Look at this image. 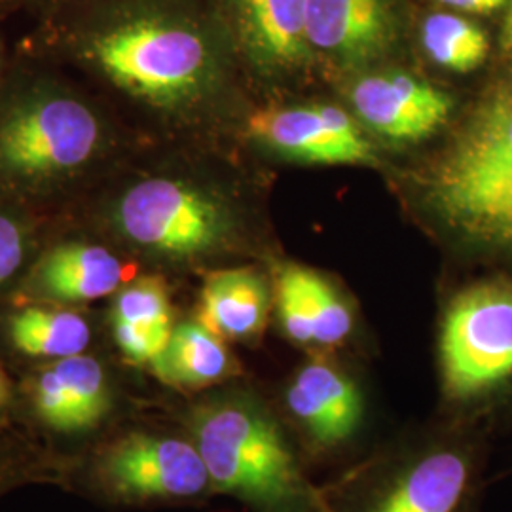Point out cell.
<instances>
[{"mask_svg":"<svg viewBox=\"0 0 512 512\" xmlns=\"http://www.w3.org/2000/svg\"><path fill=\"white\" fill-rule=\"evenodd\" d=\"M429 202L465 238L512 249V88L469 116L433 171Z\"/></svg>","mask_w":512,"mask_h":512,"instance_id":"cell-1","label":"cell"},{"mask_svg":"<svg viewBox=\"0 0 512 512\" xmlns=\"http://www.w3.org/2000/svg\"><path fill=\"white\" fill-rule=\"evenodd\" d=\"M93 65L122 90L160 105L196 97L213 76V52L181 19L133 16L97 31L88 44Z\"/></svg>","mask_w":512,"mask_h":512,"instance_id":"cell-2","label":"cell"},{"mask_svg":"<svg viewBox=\"0 0 512 512\" xmlns=\"http://www.w3.org/2000/svg\"><path fill=\"white\" fill-rule=\"evenodd\" d=\"M196 448L215 486L277 505L298 492L293 456L272 420L245 403L209 404L192 418Z\"/></svg>","mask_w":512,"mask_h":512,"instance_id":"cell-3","label":"cell"},{"mask_svg":"<svg viewBox=\"0 0 512 512\" xmlns=\"http://www.w3.org/2000/svg\"><path fill=\"white\" fill-rule=\"evenodd\" d=\"M442 384L459 403L492 401L512 387V281L473 285L452 300L440 334Z\"/></svg>","mask_w":512,"mask_h":512,"instance_id":"cell-4","label":"cell"},{"mask_svg":"<svg viewBox=\"0 0 512 512\" xmlns=\"http://www.w3.org/2000/svg\"><path fill=\"white\" fill-rule=\"evenodd\" d=\"M99 147L92 110L71 97H40L12 110L0 124V171L25 181L69 173Z\"/></svg>","mask_w":512,"mask_h":512,"instance_id":"cell-5","label":"cell"},{"mask_svg":"<svg viewBox=\"0 0 512 512\" xmlns=\"http://www.w3.org/2000/svg\"><path fill=\"white\" fill-rule=\"evenodd\" d=\"M116 220L133 243L169 256L209 253L226 239L230 226L219 202L173 179H148L129 188Z\"/></svg>","mask_w":512,"mask_h":512,"instance_id":"cell-6","label":"cell"},{"mask_svg":"<svg viewBox=\"0 0 512 512\" xmlns=\"http://www.w3.org/2000/svg\"><path fill=\"white\" fill-rule=\"evenodd\" d=\"M249 133L275 152L310 164H372L374 150L336 107H285L256 112Z\"/></svg>","mask_w":512,"mask_h":512,"instance_id":"cell-7","label":"cell"},{"mask_svg":"<svg viewBox=\"0 0 512 512\" xmlns=\"http://www.w3.org/2000/svg\"><path fill=\"white\" fill-rule=\"evenodd\" d=\"M351 103L368 128L391 141H420L446 124L452 97L404 73L368 74L351 90Z\"/></svg>","mask_w":512,"mask_h":512,"instance_id":"cell-8","label":"cell"},{"mask_svg":"<svg viewBox=\"0 0 512 512\" xmlns=\"http://www.w3.org/2000/svg\"><path fill=\"white\" fill-rule=\"evenodd\" d=\"M107 476L118 492L131 497H188L209 482L196 446L147 435H133L110 450Z\"/></svg>","mask_w":512,"mask_h":512,"instance_id":"cell-9","label":"cell"},{"mask_svg":"<svg viewBox=\"0 0 512 512\" xmlns=\"http://www.w3.org/2000/svg\"><path fill=\"white\" fill-rule=\"evenodd\" d=\"M311 52L338 69H357L387 52L395 38L391 0H308Z\"/></svg>","mask_w":512,"mask_h":512,"instance_id":"cell-10","label":"cell"},{"mask_svg":"<svg viewBox=\"0 0 512 512\" xmlns=\"http://www.w3.org/2000/svg\"><path fill=\"white\" fill-rule=\"evenodd\" d=\"M308 0H228L245 55L264 73H291L310 57Z\"/></svg>","mask_w":512,"mask_h":512,"instance_id":"cell-11","label":"cell"},{"mask_svg":"<svg viewBox=\"0 0 512 512\" xmlns=\"http://www.w3.org/2000/svg\"><path fill=\"white\" fill-rule=\"evenodd\" d=\"M294 416L323 444L349 437L361 418V395L344 374L323 363L304 366L287 391Z\"/></svg>","mask_w":512,"mask_h":512,"instance_id":"cell-12","label":"cell"},{"mask_svg":"<svg viewBox=\"0 0 512 512\" xmlns=\"http://www.w3.org/2000/svg\"><path fill=\"white\" fill-rule=\"evenodd\" d=\"M475 459L461 448L431 454L408 471L378 512H458L471 494Z\"/></svg>","mask_w":512,"mask_h":512,"instance_id":"cell-13","label":"cell"},{"mask_svg":"<svg viewBox=\"0 0 512 512\" xmlns=\"http://www.w3.org/2000/svg\"><path fill=\"white\" fill-rule=\"evenodd\" d=\"M118 348L135 363H150L171 338V306L160 277H141L118 294L112 310Z\"/></svg>","mask_w":512,"mask_h":512,"instance_id":"cell-14","label":"cell"},{"mask_svg":"<svg viewBox=\"0 0 512 512\" xmlns=\"http://www.w3.org/2000/svg\"><path fill=\"white\" fill-rule=\"evenodd\" d=\"M126 274V266L109 249L86 243L59 245L38 270L44 293L61 302H88L114 293Z\"/></svg>","mask_w":512,"mask_h":512,"instance_id":"cell-15","label":"cell"},{"mask_svg":"<svg viewBox=\"0 0 512 512\" xmlns=\"http://www.w3.org/2000/svg\"><path fill=\"white\" fill-rule=\"evenodd\" d=\"M268 289L251 270H224L203 285L200 323L219 338H249L264 327Z\"/></svg>","mask_w":512,"mask_h":512,"instance_id":"cell-16","label":"cell"},{"mask_svg":"<svg viewBox=\"0 0 512 512\" xmlns=\"http://www.w3.org/2000/svg\"><path fill=\"white\" fill-rule=\"evenodd\" d=\"M150 365L165 384L194 389L222 380L232 361L217 334L202 323H183L173 329L164 351Z\"/></svg>","mask_w":512,"mask_h":512,"instance_id":"cell-17","label":"cell"},{"mask_svg":"<svg viewBox=\"0 0 512 512\" xmlns=\"http://www.w3.org/2000/svg\"><path fill=\"white\" fill-rule=\"evenodd\" d=\"M10 334L16 348L37 357H73L90 342L88 323L71 311L29 308L12 319Z\"/></svg>","mask_w":512,"mask_h":512,"instance_id":"cell-18","label":"cell"},{"mask_svg":"<svg viewBox=\"0 0 512 512\" xmlns=\"http://www.w3.org/2000/svg\"><path fill=\"white\" fill-rule=\"evenodd\" d=\"M421 44L437 65L454 73L475 71L488 55L484 31L454 14H433L425 19Z\"/></svg>","mask_w":512,"mask_h":512,"instance_id":"cell-19","label":"cell"},{"mask_svg":"<svg viewBox=\"0 0 512 512\" xmlns=\"http://www.w3.org/2000/svg\"><path fill=\"white\" fill-rule=\"evenodd\" d=\"M285 274L291 277L296 291L302 298L304 310L308 313L313 340L317 344L332 346L342 342L351 332V311L344 300L336 294L329 283L306 268L289 266Z\"/></svg>","mask_w":512,"mask_h":512,"instance_id":"cell-20","label":"cell"},{"mask_svg":"<svg viewBox=\"0 0 512 512\" xmlns=\"http://www.w3.org/2000/svg\"><path fill=\"white\" fill-rule=\"evenodd\" d=\"M59 380L73 399L80 427H90L109 408V389L105 372L92 357L73 355L55 363Z\"/></svg>","mask_w":512,"mask_h":512,"instance_id":"cell-21","label":"cell"},{"mask_svg":"<svg viewBox=\"0 0 512 512\" xmlns=\"http://www.w3.org/2000/svg\"><path fill=\"white\" fill-rule=\"evenodd\" d=\"M37 408L46 423L61 431L82 429L74 408L73 399L52 368L44 370L38 378Z\"/></svg>","mask_w":512,"mask_h":512,"instance_id":"cell-22","label":"cell"},{"mask_svg":"<svg viewBox=\"0 0 512 512\" xmlns=\"http://www.w3.org/2000/svg\"><path fill=\"white\" fill-rule=\"evenodd\" d=\"M277 298H279V313L283 327L287 334L298 344H311L313 340V327H311L308 313L304 310L302 298L296 291L291 277L285 274V270L279 275L277 285Z\"/></svg>","mask_w":512,"mask_h":512,"instance_id":"cell-23","label":"cell"},{"mask_svg":"<svg viewBox=\"0 0 512 512\" xmlns=\"http://www.w3.org/2000/svg\"><path fill=\"white\" fill-rule=\"evenodd\" d=\"M23 260V234L18 224L0 215V283L14 274Z\"/></svg>","mask_w":512,"mask_h":512,"instance_id":"cell-24","label":"cell"},{"mask_svg":"<svg viewBox=\"0 0 512 512\" xmlns=\"http://www.w3.org/2000/svg\"><path fill=\"white\" fill-rule=\"evenodd\" d=\"M439 2L458 10L473 12V14H494L505 4H509V0H439Z\"/></svg>","mask_w":512,"mask_h":512,"instance_id":"cell-25","label":"cell"},{"mask_svg":"<svg viewBox=\"0 0 512 512\" xmlns=\"http://www.w3.org/2000/svg\"><path fill=\"white\" fill-rule=\"evenodd\" d=\"M503 48L512 54V0H509V14H507V21H505V29H503Z\"/></svg>","mask_w":512,"mask_h":512,"instance_id":"cell-26","label":"cell"},{"mask_svg":"<svg viewBox=\"0 0 512 512\" xmlns=\"http://www.w3.org/2000/svg\"><path fill=\"white\" fill-rule=\"evenodd\" d=\"M8 397H10V385H8L4 372L0 370V408L6 404Z\"/></svg>","mask_w":512,"mask_h":512,"instance_id":"cell-27","label":"cell"}]
</instances>
